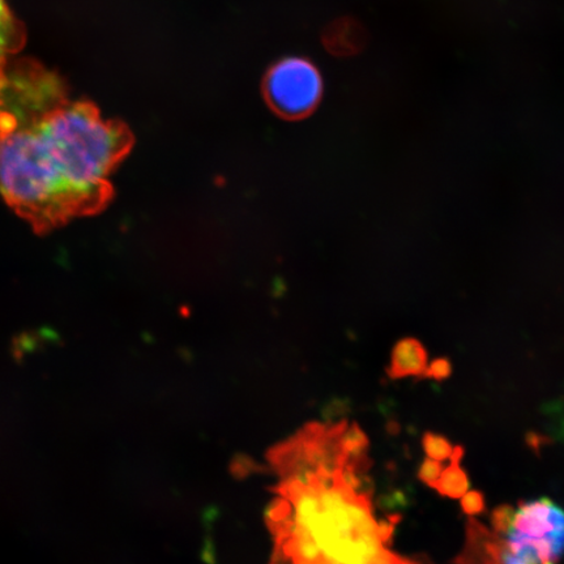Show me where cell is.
Segmentation results:
<instances>
[{
    "label": "cell",
    "instance_id": "7a4b0ae2",
    "mask_svg": "<svg viewBox=\"0 0 564 564\" xmlns=\"http://www.w3.org/2000/svg\"><path fill=\"white\" fill-rule=\"evenodd\" d=\"M369 441L357 423L310 422L267 454L274 478L265 512L267 564H403L393 521L378 520Z\"/></svg>",
    "mask_w": 564,
    "mask_h": 564
},
{
    "label": "cell",
    "instance_id": "30bf717a",
    "mask_svg": "<svg viewBox=\"0 0 564 564\" xmlns=\"http://www.w3.org/2000/svg\"><path fill=\"white\" fill-rule=\"evenodd\" d=\"M442 471V463L427 457L425 460H423L419 469L420 481L430 486V488H435L436 482L440 481Z\"/></svg>",
    "mask_w": 564,
    "mask_h": 564
},
{
    "label": "cell",
    "instance_id": "6da1fadb",
    "mask_svg": "<svg viewBox=\"0 0 564 564\" xmlns=\"http://www.w3.org/2000/svg\"><path fill=\"white\" fill-rule=\"evenodd\" d=\"M132 144L123 123L69 100L52 73L10 67L0 88V196L34 231L108 206L110 175Z\"/></svg>",
    "mask_w": 564,
    "mask_h": 564
},
{
    "label": "cell",
    "instance_id": "8fae6325",
    "mask_svg": "<svg viewBox=\"0 0 564 564\" xmlns=\"http://www.w3.org/2000/svg\"><path fill=\"white\" fill-rule=\"evenodd\" d=\"M513 512L514 510L509 505L500 506L498 509L494 510L491 514L492 532H496L499 535H503L507 531H509L513 518Z\"/></svg>",
    "mask_w": 564,
    "mask_h": 564
},
{
    "label": "cell",
    "instance_id": "4fadbf2b",
    "mask_svg": "<svg viewBox=\"0 0 564 564\" xmlns=\"http://www.w3.org/2000/svg\"><path fill=\"white\" fill-rule=\"evenodd\" d=\"M453 373V366L447 358H438L435 359L432 364L427 365V369L425 372L426 378L435 379V380H444L451 377Z\"/></svg>",
    "mask_w": 564,
    "mask_h": 564
},
{
    "label": "cell",
    "instance_id": "3957f363",
    "mask_svg": "<svg viewBox=\"0 0 564 564\" xmlns=\"http://www.w3.org/2000/svg\"><path fill=\"white\" fill-rule=\"evenodd\" d=\"M263 91L268 105L278 116L301 119L312 115L319 105L323 80L312 62L286 58L268 70Z\"/></svg>",
    "mask_w": 564,
    "mask_h": 564
},
{
    "label": "cell",
    "instance_id": "5bb4252c",
    "mask_svg": "<svg viewBox=\"0 0 564 564\" xmlns=\"http://www.w3.org/2000/svg\"><path fill=\"white\" fill-rule=\"evenodd\" d=\"M403 564H423V563H421L417 560L406 558V561Z\"/></svg>",
    "mask_w": 564,
    "mask_h": 564
},
{
    "label": "cell",
    "instance_id": "52a82bcc",
    "mask_svg": "<svg viewBox=\"0 0 564 564\" xmlns=\"http://www.w3.org/2000/svg\"><path fill=\"white\" fill-rule=\"evenodd\" d=\"M24 44V32L15 17L0 0V88L4 86L7 73L11 67V58Z\"/></svg>",
    "mask_w": 564,
    "mask_h": 564
},
{
    "label": "cell",
    "instance_id": "7c38bea8",
    "mask_svg": "<svg viewBox=\"0 0 564 564\" xmlns=\"http://www.w3.org/2000/svg\"><path fill=\"white\" fill-rule=\"evenodd\" d=\"M462 509L469 517L484 513L486 510V500L481 491H468L462 498Z\"/></svg>",
    "mask_w": 564,
    "mask_h": 564
},
{
    "label": "cell",
    "instance_id": "9c48e42d",
    "mask_svg": "<svg viewBox=\"0 0 564 564\" xmlns=\"http://www.w3.org/2000/svg\"><path fill=\"white\" fill-rule=\"evenodd\" d=\"M422 447L425 454L436 462H446L454 453L453 443L446 436L427 432L422 436Z\"/></svg>",
    "mask_w": 564,
    "mask_h": 564
},
{
    "label": "cell",
    "instance_id": "5b68a950",
    "mask_svg": "<svg viewBox=\"0 0 564 564\" xmlns=\"http://www.w3.org/2000/svg\"><path fill=\"white\" fill-rule=\"evenodd\" d=\"M427 351L415 338L400 340L392 350L391 362L387 373L391 379L423 377L427 369Z\"/></svg>",
    "mask_w": 564,
    "mask_h": 564
},
{
    "label": "cell",
    "instance_id": "8992f818",
    "mask_svg": "<svg viewBox=\"0 0 564 564\" xmlns=\"http://www.w3.org/2000/svg\"><path fill=\"white\" fill-rule=\"evenodd\" d=\"M368 41L364 26L356 20H337L324 32V44L336 55H351L361 52Z\"/></svg>",
    "mask_w": 564,
    "mask_h": 564
},
{
    "label": "cell",
    "instance_id": "277c9868",
    "mask_svg": "<svg viewBox=\"0 0 564 564\" xmlns=\"http://www.w3.org/2000/svg\"><path fill=\"white\" fill-rule=\"evenodd\" d=\"M502 538L507 544L531 549L544 564H558L564 555V510L549 498L520 503Z\"/></svg>",
    "mask_w": 564,
    "mask_h": 564
},
{
    "label": "cell",
    "instance_id": "ba28073f",
    "mask_svg": "<svg viewBox=\"0 0 564 564\" xmlns=\"http://www.w3.org/2000/svg\"><path fill=\"white\" fill-rule=\"evenodd\" d=\"M464 457V448L456 446L453 456H451V465L446 470L442 471L440 481L436 482V491L443 497L460 499L469 491V478L462 468Z\"/></svg>",
    "mask_w": 564,
    "mask_h": 564
}]
</instances>
